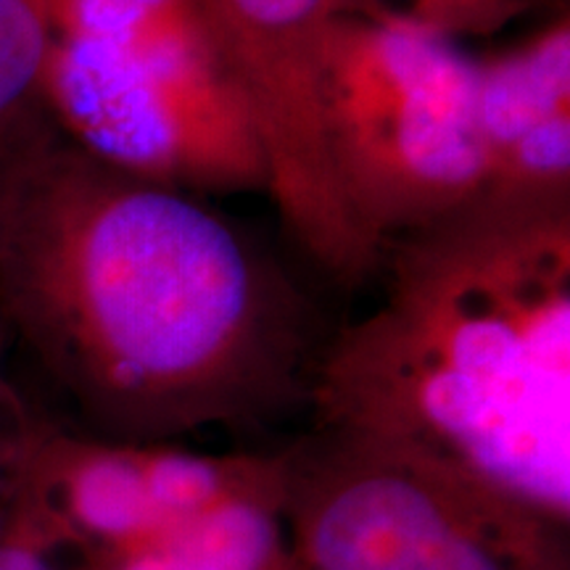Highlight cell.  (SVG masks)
<instances>
[{
	"mask_svg": "<svg viewBox=\"0 0 570 570\" xmlns=\"http://www.w3.org/2000/svg\"><path fill=\"white\" fill-rule=\"evenodd\" d=\"M323 109L341 196L381 248L487 196L475 59L454 40L389 11L338 13Z\"/></svg>",
	"mask_w": 570,
	"mask_h": 570,
	"instance_id": "obj_4",
	"label": "cell"
},
{
	"mask_svg": "<svg viewBox=\"0 0 570 570\" xmlns=\"http://www.w3.org/2000/svg\"><path fill=\"white\" fill-rule=\"evenodd\" d=\"M0 320L85 433L130 444L309 404L323 352L304 296L230 219L59 130L11 169Z\"/></svg>",
	"mask_w": 570,
	"mask_h": 570,
	"instance_id": "obj_1",
	"label": "cell"
},
{
	"mask_svg": "<svg viewBox=\"0 0 570 570\" xmlns=\"http://www.w3.org/2000/svg\"><path fill=\"white\" fill-rule=\"evenodd\" d=\"M0 570H77L53 550L46 539L38 537L24 520L9 515L3 539H0Z\"/></svg>",
	"mask_w": 570,
	"mask_h": 570,
	"instance_id": "obj_12",
	"label": "cell"
},
{
	"mask_svg": "<svg viewBox=\"0 0 570 570\" xmlns=\"http://www.w3.org/2000/svg\"><path fill=\"white\" fill-rule=\"evenodd\" d=\"M46 106L63 138L140 180L190 196L267 188L244 90L209 42L59 40Z\"/></svg>",
	"mask_w": 570,
	"mask_h": 570,
	"instance_id": "obj_6",
	"label": "cell"
},
{
	"mask_svg": "<svg viewBox=\"0 0 570 570\" xmlns=\"http://www.w3.org/2000/svg\"><path fill=\"white\" fill-rule=\"evenodd\" d=\"M252 111L267 194L298 248L341 285H360L383 248L356 225L325 142V59L348 0H202Z\"/></svg>",
	"mask_w": 570,
	"mask_h": 570,
	"instance_id": "obj_7",
	"label": "cell"
},
{
	"mask_svg": "<svg viewBox=\"0 0 570 570\" xmlns=\"http://www.w3.org/2000/svg\"><path fill=\"white\" fill-rule=\"evenodd\" d=\"M352 9H373L381 0H348ZM389 13L446 40L489 38L537 6V0H394Z\"/></svg>",
	"mask_w": 570,
	"mask_h": 570,
	"instance_id": "obj_10",
	"label": "cell"
},
{
	"mask_svg": "<svg viewBox=\"0 0 570 570\" xmlns=\"http://www.w3.org/2000/svg\"><path fill=\"white\" fill-rule=\"evenodd\" d=\"M487 196L570 202V21L566 13L494 59L475 61Z\"/></svg>",
	"mask_w": 570,
	"mask_h": 570,
	"instance_id": "obj_8",
	"label": "cell"
},
{
	"mask_svg": "<svg viewBox=\"0 0 570 570\" xmlns=\"http://www.w3.org/2000/svg\"><path fill=\"white\" fill-rule=\"evenodd\" d=\"M61 0H0V167L56 130L46 75L59 46Z\"/></svg>",
	"mask_w": 570,
	"mask_h": 570,
	"instance_id": "obj_9",
	"label": "cell"
},
{
	"mask_svg": "<svg viewBox=\"0 0 570 570\" xmlns=\"http://www.w3.org/2000/svg\"><path fill=\"white\" fill-rule=\"evenodd\" d=\"M281 454L294 570H570V525L433 462L317 428Z\"/></svg>",
	"mask_w": 570,
	"mask_h": 570,
	"instance_id": "obj_5",
	"label": "cell"
},
{
	"mask_svg": "<svg viewBox=\"0 0 570 570\" xmlns=\"http://www.w3.org/2000/svg\"><path fill=\"white\" fill-rule=\"evenodd\" d=\"M32 151V148H30ZM17 167V164H11V167H0V212H3V202H6V188H9V177H11V169Z\"/></svg>",
	"mask_w": 570,
	"mask_h": 570,
	"instance_id": "obj_13",
	"label": "cell"
},
{
	"mask_svg": "<svg viewBox=\"0 0 570 570\" xmlns=\"http://www.w3.org/2000/svg\"><path fill=\"white\" fill-rule=\"evenodd\" d=\"M281 452L130 444L32 415L9 512L77 570H294Z\"/></svg>",
	"mask_w": 570,
	"mask_h": 570,
	"instance_id": "obj_3",
	"label": "cell"
},
{
	"mask_svg": "<svg viewBox=\"0 0 570 570\" xmlns=\"http://www.w3.org/2000/svg\"><path fill=\"white\" fill-rule=\"evenodd\" d=\"M386 252L381 302L320 352L317 431L570 525V202L483 196Z\"/></svg>",
	"mask_w": 570,
	"mask_h": 570,
	"instance_id": "obj_2",
	"label": "cell"
},
{
	"mask_svg": "<svg viewBox=\"0 0 570 570\" xmlns=\"http://www.w3.org/2000/svg\"><path fill=\"white\" fill-rule=\"evenodd\" d=\"M9 348L11 336L0 320V539H3L6 523H9V502H11V481L13 468H17L19 446L24 439L27 425H30L32 412L19 396L9 375Z\"/></svg>",
	"mask_w": 570,
	"mask_h": 570,
	"instance_id": "obj_11",
	"label": "cell"
}]
</instances>
